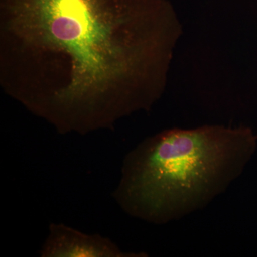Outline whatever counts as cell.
<instances>
[{"label":"cell","mask_w":257,"mask_h":257,"mask_svg":"<svg viewBox=\"0 0 257 257\" xmlns=\"http://www.w3.org/2000/svg\"><path fill=\"white\" fill-rule=\"evenodd\" d=\"M170 0H0V84L61 134L113 130L165 92Z\"/></svg>","instance_id":"1"},{"label":"cell","mask_w":257,"mask_h":257,"mask_svg":"<svg viewBox=\"0 0 257 257\" xmlns=\"http://www.w3.org/2000/svg\"><path fill=\"white\" fill-rule=\"evenodd\" d=\"M42 257H145L146 253L123 251L109 238L88 234L62 223H52L40 251Z\"/></svg>","instance_id":"3"},{"label":"cell","mask_w":257,"mask_h":257,"mask_svg":"<svg viewBox=\"0 0 257 257\" xmlns=\"http://www.w3.org/2000/svg\"><path fill=\"white\" fill-rule=\"evenodd\" d=\"M257 135L244 126L163 130L125 156L113 197L128 215L154 224L204 209L242 173Z\"/></svg>","instance_id":"2"}]
</instances>
